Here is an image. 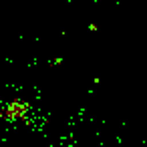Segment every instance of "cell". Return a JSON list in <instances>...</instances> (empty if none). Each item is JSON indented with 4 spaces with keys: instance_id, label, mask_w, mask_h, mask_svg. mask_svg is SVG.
<instances>
[{
    "instance_id": "cell-1",
    "label": "cell",
    "mask_w": 147,
    "mask_h": 147,
    "mask_svg": "<svg viewBox=\"0 0 147 147\" xmlns=\"http://www.w3.org/2000/svg\"><path fill=\"white\" fill-rule=\"evenodd\" d=\"M30 115V103H26L24 99H12L10 103H6L2 117L6 123H16V121H28Z\"/></svg>"
}]
</instances>
